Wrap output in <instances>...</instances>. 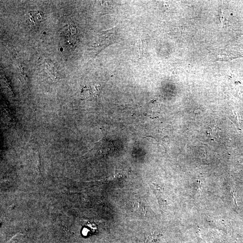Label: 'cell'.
Returning a JSON list of instances; mask_svg holds the SVG:
<instances>
[{"mask_svg": "<svg viewBox=\"0 0 243 243\" xmlns=\"http://www.w3.org/2000/svg\"><path fill=\"white\" fill-rule=\"evenodd\" d=\"M117 36L115 28H111L102 32L94 46L96 51L98 53L99 52L109 45L114 43L117 39Z\"/></svg>", "mask_w": 243, "mask_h": 243, "instance_id": "cell-1", "label": "cell"}, {"mask_svg": "<svg viewBox=\"0 0 243 243\" xmlns=\"http://www.w3.org/2000/svg\"><path fill=\"white\" fill-rule=\"evenodd\" d=\"M100 90L99 85L95 84L89 86H83L81 90V98L84 100L95 98L99 95Z\"/></svg>", "mask_w": 243, "mask_h": 243, "instance_id": "cell-2", "label": "cell"}, {"mask_svg": "<svg viewBox=\"0 0 243 243\" xmlns=\"http://www.w3.org/2000/svg\"><path fill=\"white\" fill-rule=\"evenodd\" d=\"M30 20L34 25H38L42 20V14L41 12H31L29 13Z\"/></svg>", "mask_w": 243, "mask_h": 243, "instance_id": "cell-3", "label": "cell"}, {"mask_svg": "<svg viewBox=\"0 0 243 243\" xmlns=\"http://www.w3.org/2000/svg\"><path fill=\"white\" fill-rule=\"evenodd\" d=\"M135 49L138 58L142 57L143 54V41L141 36H139L135 42Z\"/></svg>", "mask_w": 243, "mask_h": 243, "instance_id": "cell-4", "label": "cell"}, {"mask_svg": "<svg viewBox=\"0 0 243 243\" xmlns=\"http://www.w3.org/2000/svg\"><path fill=\"white\" fill-rule=\"evenodd\" d=\"M150 188L153 191L154 193L156 195L157 198L160 197L163 193V191H164L163 187L159 186V185H156V184H153L151 185Z\"/></svg>", "mask_w": 243, "mask_h": 243, "instance_id": "cell-5", "label": "cell"}, {"mask_svg": "<svg viewBox=\"0 0 243 243\" xmlns=\"http://www.w3.org/2000/svg\"><path fill=\"white\" fill-rule=\"evenodd\" d=\"M160 237V233L159 232L154 231L150 233V234L147 237V241L148 240L149 241L152 242H157Z\"/></svg>", "mask_w": 243, "mask_h": 243, "instance_id": "cell-6", "label": "cell"}, {"mask_svg": "<svg viewBox=\"0 0 243 243\" xmlns=\"http://www.w3.org/2000/svg\"><path fill=\"white\" fill-rule=\"evenodd\" d=\"M201 243H202V242H201Z\"/></svg>", "mask_w": 243, "mask_h": 243, "instance_id": "cell-7", "label": "cell"}]
</instances>
